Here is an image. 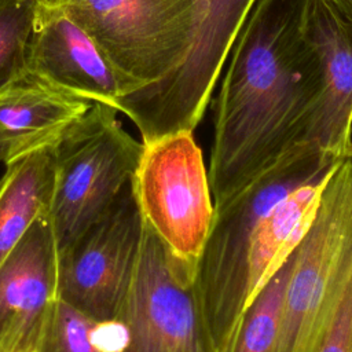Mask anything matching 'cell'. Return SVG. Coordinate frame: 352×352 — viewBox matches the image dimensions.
Segmentation results:
<instances>
[{"label": "cell", "instance_id": "6da1fadb", "mask_svg": "<svg viewBox=\"0 0 352 352\" xmlns=\"http://www.w3.org/2000/svg\"><path fill=\"white\" fill-rule=\"evenodd\" d=\"M302 11L304 0H257L232 45L208 169L214 208L301 143L323 85Z\"/></svg>", "mask_w": 352, "mask_h": 352}, {"label": "cell", "instance_id": "7a4b0ae2", "mask_svg": "<svg viewBox=\"0 0 352 352\" xmlns=\"http://www.w3.org/2000/svg\"><path fill=\"white\" fill-rule=\"evenodd\" d=\"M341 162L316 148L294 146L228 202L214 208L194 282L213 352L230 349L248 300L253 236L265 214L289 192L333 172Z\"/></svg>", "mask_w": 352, "mask_h": 352}, {"label": "cell", "instance_id": "3957f363", "mask_svg": "<svg viewBox=\"0 0 352 352\" xmlns=\"http://www.w3.org/2000/svg\"><path fill=\"white\" fill-rule=\"evenodd\" d=\"M94 38L125 80L129 94L116 109L129 116L160 94L191 55L197 18L192 0H50Z\"/></svg>", "mask_w": 352, "mask_h": 352}, {"label": "cell", "instance_id": "277c9868", "mask_svg": "<svg viewBox=\"0 0 352 352\" xmlns=\"http://www.w3.org/2000/svg\"><path fill=\"white\" fill-rule=\"evenodd\" d=\"M118 110L94 102L54 144L55 186L50 223L58 252L96 221L132 180L143 143L117 118Z\"/></svg>", "mask_w": 352, "mask_h": 352}, {"label": "cell", "instance_id": "5b68a950", "mask_svg": "<svg viewBox=\"0 0 352 352\" xmlns=\"http://www.w3.org/2000/svg\"><path fill=\"white\" fill-rule=\"evenodd\" d=\"M132 188L143 221L162 245L176 276L194 285L214 202L192 132L143 144Z\"/></svg>", "mask_w": 352, "mask_h": 352}, {"label": "cell", "instance_id": "8992f818", "mask_svg": "<svg viewBox=\"0 0 352 352\" xmlns=\"http://www.w3.org/2000/svg\"><path fill=\"white\" fill-rule=\"evenodd\" d=\"M352 276V158L329 176L287 283L276 352H312Z\"/></svg>", "mask_w": 352, "mask_h": 352}, {"label": "cell", "instance_id": "52a82bcc", "mask_svg": "<svg viewBox=\"0 0 352 352\" xmlns=\"http://www.w3.org/2000/svg\"><path fill=\"white\" fill-rule=\"evenodd\" d=\"M98 337L102 352H213L194 285L176 276L146 224L126 297Z\"/></svg>", "mask_w": 352, "mask_h": 352}, {"label": "cell", "instance_id": "ba28073f", "mask_svg": "<svg viewBox=\"0 0 352 352\" xmlns=\"http://www.w3.org/2000/svg\"><path fill=\"white\" fill-rule=\"evenodd\" d=\"M143 228L131 180L111 206L59 252L58 297L99 323L111 322L132 283Z\"/></svg>", "mask_w": 352, "mask_h": 352}, {"label": "cell", "instance_id": "9c48e42d", "mask_svg": "<svg viewBox=\"0 0 352 352\" xmlns=\"http://www.w3.org/2000/svg\"><path fill=\"white\" fill-rule=\"evenodd\" d=\"M197 36L177 76L128 117L142 143L192 132L201 121L224 62L257 0H192Z\"/></svg>", "mask_w": 352, "mask_h": 352}, {"label": "cell", "instance_id": "30bf717a", "mask_svg": "<svg viewBox=\"0 0 352 352\" xmlns=\"http://www.w3.org/2000/svg\"><path fill=\"white\" fill-rule=\"evenodd\" d=\"M26 69L91 103L116 107L129 94L125 80L94 38L55 3L37 1Z\"/></svg>", "mask_w": 352, "mask_h": 352}, {"label": "cell", "instance_id": "8fae6325", "mask_svg": "<svg viewBox=\"0 0 352 352\" xmlns=\"http://www.w3.org/2000/svg\"><path fill=\"white\" fill-rule=\"evenodd\" d=\"M302 33L322 69V92L300 146L341 161L352 158V21L324 0H304Z\"/></svg>", "mask_w": 352, "mask_h": 352}, {"label": "cell", "instance_id": "7c38bea8", "mask_svg": "<svg viewBox=\"0 0 352 352\" xmlns=\"http://www.w3.org/2000/svg\"><path fill=\"white\" fill-rule=\"evenodd\" d=\"M58 245L40 217L0 264V352H36L58 297Z\"/></svg>", "mask_w": 352, "mask_h": 352}, {"label": "cell", "instance_id": "4fadbf2b", "mask_svg": "<svg viewBox=\"0 0 352 352\" xmlns=\"http://www.w3.org/2000/svg\"><path fill=\"white\" fill-rule=\"evenodd\" d=\"M91 104L26 69L0 88V161L7 165L55 144Z\"/></svg>", "mask_w": 352, "mask_h": 352}, {"label": "cell", "instance_id": "5bb4252c", "mask_svg": "<svg viewBox=\"0 0 352 352\" xmlns=\"http://www.w3.org/2000/svg\"><path fill=\"white\" fill-rule=\"evenodd\" d=\"M331 173L312 179L289 192L260 223L249 256L246 305L300 245Z\"/></svg>", "mask_w": 352, "mask_h": 352}, {"label": "cell", "instance_id": "9a60e30c", "mask_svg": "<svg viewBox=\"0 0 352 352\" xmlns=\"http://www.w3.org/2000/svg\"><path fill=\"white\" fill-rule=\"evenodd\" d=\"M6 168L0 179V264L32 226L50 214L55 186L54 144Z\"/></svg>", "mask_w": 352, "mask_h": 352}, {"label": "cell", "instance_id": "2e32d148", "mask_svg": "<svg viewBox=\"0 0 352 352\" xmlns=\"http://www.w3.org/2000/svg\"><path fill=\"white\" fill-rule=\"evenodd\" d=\"M297 248L245 307L228 352H276L285 296Z\"/></svg>", "mask_w": 352, "mask_h": 352}, {"label": "cell", "instance_id": "e0dca14e", "mask_svg": "<svg viewBox=\"0 0 352 352\" xmlns=\"http://www.w3.org/2000/svg\"><path fill=\"white\" fill-rule=\"evenodd\" d=\"M37 0H0V88L26 72Z\"/></svg>", "mask_w": 352, "mask_h": 352}, {"label": "cell", "instance_id": "ac0fdd59", "mask_svg": "<svg viewBox=\"0 0 352 352\" xmlns=\"http://www.w3.org/2000/svg\"><path fill=\"white\" fill-rule=\"evenodd\" d=\"M98 331L99 322L58 298L36 352H102Z\"/></svg>", "mask_w": 352, "mask_h": 352}, {"label": "cell", "instance_id": "d6986e66", "mask_svg": "<svg viewBox=\"0 0 352 352\" xmlns=\"http://www.w3.org/2000/svg\"><path fill=\"white\" fill-rule=\"evenodd\" d=\"M312 352H352V276L327 318Z\"/></svg>", "mask_w": 352, "mask_h": 352}, {"label": "cell", "instance_id": "ffe728a7", "mask_svg": "<svg viewBox=\"0 0 352 352\" xmlns=\"http://www.w3.org/2000/svg\"><path fill=\"white\" fill-rule=\"evenodd\" d=\"M337 12H340L346 19L352 21V0H324Z\"/></svg>", "mask_w": 352, "mask_h": 352}, {"label": "cell", "instance_id": "44dd1931", "mask_svg": "<svg viewBox=\"0 0 352 352\" xmlns=\"http://www.w3.org/2000/svg\"><path fill=\"white\" fill-rule=\"evenodd\" d=\"M37 1H50V0H37Z\"/></svg>", "mask_w": 352, "mask_h": 352}]
</instances>
